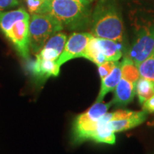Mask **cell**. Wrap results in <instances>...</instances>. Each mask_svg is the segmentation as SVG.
<instances>
[{"label": "cell", "instance_id": "6da1fadb", "mask_svg": "<svg viewBox=\"0 0 154 154\" xmlns=\"http://www.w3.org/2000/svg\"><path fill=\"white\" fill-rule=\"evenodd\" d=\"M88 2L79 0H45L36 14H49L69 29H78L88 25L90 19Z\"/></svg>", "mask_w": 154, "mask_h": 154}, {"label": "cell", "instance_id": "7a4b0ae2", "mask_svg": "<svg viewBox=\"0 0 154 154\" xmlns=\"http://www.w3.org/2000/svg\"><path fill=\"white\" fill-rule=\"evenodd\" d=\"M91 34L95 37L109 38L122 43L124 23L118 9L113 4L102 2L91 14Z\"/></svg>", "mask_w": 154, "mask_h": 154}, {"label": "cell", "instance_id": "3957f363", "mask_svg": "<svg viewBox=\"0 0 154 154\" xmlns=\"http://www.w3.org/2000/svg\"><path fill=\"white\" fill-rule=\"evenodd\" d=\"M113 105L112 101L108 103L95 102L85 112L78 115L73 124V138L76 143L92 140L99 120L108 112Z\"/></svg>", "mask_w": 154, "mask_h": 154}, {"label": "cell", "instance_id": "277c9868", "mask_svg": "<svg viewBox=\"0 0 154 154\" xmlns=\"http://www.w3.org/2000/svg\"><path fill=\"white\" fill-rule=\"evenodd\" d=\"M63 29L62 25L49 14H32L29 21L30 48L32 52L37 54L48 39Z\"/></svg>", "mask_w": 154, "mask_h": 154}, {"label": "cell", "instance_id": "5b68a950", "mask_svg": "<svg viewBox=\"0 0 154 154\" xmlns=\"http://www.w3.org/2000/svg\"><path fill=\"white\" fill-rule=\"evenodd\" d=\"M154 48V22L143 26L136 34L129 57L136 66L149 57Z\"/></svg>", "mask_w": 154, "mask_h": 154}, {"label": "cell", "instance_id": "8992f818", "mask_svg": "<svg viewBox=\"0 0 154 154\" xmlns=\"http://www.w3.org/2000/svg\"><path fill=\"white\" fill-rule=\"evenodd\" d=\"M88 32H74L69 36L61 55L56 61L59 66L76 58H84L88 42L92 37Z\"/></svg>", "mask_w": 154, "mask_h": 154}, {"label": "cell", "instance_id": "52a82bcc", "mask_svg": "<svg viewBox=\"0 0 154 154\" xmlns=\"http://www.w3.org/2000/svg\"><path fill=\"white\" fill-rule=\"evenodd\" d=\"M29 21L30 18L19 21L5 34L19 54L26 60L29 58Z\"/></svg>", "mask_w": 154, "mask_h": 154}, {"label": "cell", "instance_id": "ba28073f", "mask_svg": "<svg viewBox=\"0 0 154 154\" xmlns=\"http://www.w3.org/2000/svg\"><path fill=\"white\" fill-rule=\"evenodd\" d=\"M67 41L66 34L58 32L51 36L41 51L36 54V58L49 61H57L63 51Z\"/></svg>", "mask_w": 154, "mask_h": 154}, {"label": "cell", "instance_id": "9c48e42d", "mask_svg": "<svg viewBox=\"0 0 154 154\" xmlns=\"http://www.w3.org/2000/svg\"><path fill=\"white\" fill-rule=\"evenodd\" d=\"M136 83L128 82L125 79L121 78L114 89L113 104L117 106H124L131 103L136 95Z\"/></svg>", "mask_w": 154, "mask_h": 154}, {"label": "cell", "instance_id": "30bf717a", "mask_svg": "<svg viewBox=\"0 0 154 154\" xmlns=\"http://www.w3.org/2000/svg\"><path fill=\"white\" fill-rule=\"evenodd\" d=\"M147 111L142 110L139 111H134L132 115L126 117L124 119L112 121L108 123L109 127L113 132H122L134 128L135 127L143 124L146 120L148 115Z\"/></svg>", "mask_w": 154, "mask_h": 154}, {"label": "cell", "instance_id": "8fae6325", "mask_svg": "<svg viewBox=\"0 0 154 154\" xmlns=\"http://www.w3.org/2000/svg\"><path fill=\"white\" fill-rule=\"evenodd\" d=\"M121 78H122V74H121V62L118 61H116L112 72L108 76L101 79V88H100L99 95L96 99V102H102L108 93L114 91Z\"/></svg>", "mask_w": 154, "mask_h": 154}, {"label": "cell", "instance_id": "7c38bea8", "mask_svg": "<svg viewBox=\"0 0 154 154\" xmlns=\"http://www.w3.org/2000/svg\"><path fill=\"white\" fill-rule=\"evenodd\" d=\"M32 72L40 80H46L49 77L57 76L60 72V66L56 61H49L36 58L32 64Z\"/></svg>", "mask_w": 154, "mask_h": 154}, {"label": "cell", "instance_id": "4fadbf2b", "mask_svg": "<svg viewBox=\"0 0 154 154\" xmlns=\"http://www.w3.org/2000/svg\"><path fill=\"white\" fill-rule=\"evenodd\" d=\"M97 42L102 54L106 60L117 61L122 57V44L120 42L109 39V38H98Z\"/></svg>", "mask_w": 154, "mask_h": 154}, {"label": "cell", "instance_id": "5bb4252c", "mask_svg": "<svg viewBox=\"0 0 154 154\" xmlns=\"http://www.w3.org/2000/svg\"><path fill=\"white\" fill-rule=\"evenodd\" d=\"M29 18V14L24 8H19L16 10L6 12H0V30L5 34L15 23Z\"/></svg>", "mask_w": 154, "mask_h": 154}, {"label": "cell", "instance_id": "9a60e30c", "mask_svg": "<svg viewBox=\"0 0 154 154\" xmlns=\"http://www.w3.org/2000/svg\"><path fill=\"white\" fill-rule=\"evenodd\" d=\"M102 117L99 120L98 127L94 135L92 140H94L97 143L112 145L116 143L115 133L109 127L108 124L109 122L105 121L102 119Z\"/></svg>", "mask_w": 154, "mask_h": 154}, {"label": "cell", "instance_id": "2e32d148", "mask_svg": "<svg viewBox=\"0 0 154 154\" xmlns=\"http://www.w3.org/2000/svg\"><path fill=\"white\" fill-rule=\"evenodd\" d=\"M136 94L142 105L144 101L154 95V82L140 76L136 82Z\"/></svg>", "mask_w": 154, "mask_h": 154}, {"label": "cell", "instance_id": "e0dca14e", "mask_svg": "<svg viewBox=\"0 0 154 154\" xmlns=\"http://www.w3.org/2000/svg\"><path fill=\"white\" fill-rule=\"evenodd\" d=\"M84 58L92 61L97 66H99L100 64L106 61L104 56L102 54L101 49H100L97 38L94 36H92L91 39L88 42Z\"/></svg>", "mask_w": 154, "mask_h": 154}, {"label": "cell", "instance_id": "ac0fdd59", "mask_svg": "<svg viewBox=\"0 0 154 154\" xmlns=\"http://www.w3.org/2000/svg\"><path fill=\"white\" fill-rule=\"evenodd\" d=\"M122 78L128 82L136 83L140 78V73L138 67L129 57H125L121 62Z\"/></svg>", "mask_w": 154, "mask_h": 154}, {"label": "cell", "instance_id": "d6986e66", "mask_svg": "<svg viewBox=\"0 0 154 154\" xmlns=\"http://www.w3.org/2000/svg\"><path fill=\"white\" fill-rule=\"evenodd\" d=\"M138 69L140 76L154 82V48L149 57L140 63Z\"/></svg>", "mask_w": 154, "mask_h": 154}, {"label": "cell", "instance_id": "ffe728a7", "mask_svg": "<svg viewBox=\"0 0 154 154\" xmlns=\"http://www.w3.org/2000/svg\"><path fill=\"white\" fill-rule=\"evenodd\" d=\"M116 63V61H106L104 63L100 64L99 66H98V71H99V74L101 79L104 78L105 76H108L112 72Z\"/></svg>", "mask_w": 154, "mask_h": 154}, {"label": "cell", "instance_id": "44dd1931", "mask_svg": "<svg viewBox=\"0 0 154 154\" xmlns=\"http://www.w3.org/2000/svg\"><path fill=\"white\" fill-rule=\"evenodd\" d=\"M45 0H26L29 11L32 14H36Z\"/></svg>", "mask_w": 154, "mask_h": 154}, {"label": "cell", "instance_id": "7402d4cb", "mask_svg": "<svg viewBox=\"0 0 154 154\" xmlns=\"http://www.w3.org/2000/svg\"><path fill=\"white\" fill-rule=\"evenodd\" d=\"M19 4L18 0H0V12H2L5 9L16 7Z\"/></svg>", "mask_w": 154, "mask_h": 154}, {"label": "cell", "instance_id": "603a6c76", "mask_svg": "<svg viewBox=\"0 0 154 154\" xmlns=\"http://www.w3.org/2000/svg\"><path fill=\"white\" fill-rule=\"evenodd\" d=\"M143 110L148 113H154V95L142 103Z\"/></svg>", "mask_w": 154, "mask_h": 154}, {"label": "cell", "instance_id": "cb8c5ba5", "mask_svg": "<svg viewBox=\"0 0 154 154\" xmlns=\"http://www.w3.org/2000/svg\"><path fill=\"white\" fill-rule=\"evenodd\" d=\"M79 1H81V2H90L93 1V0H79Z\"/></svg>", "mask_w": 154, "mask_h": 154}]
</instances>
